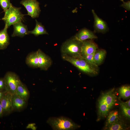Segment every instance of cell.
Masks as SVG:
<instances>
[{
	"label": "cell",
	"instance_id": "cell-13",
	"mask_svg": "<svg viewBox=\"0 0 130 130\" xmlns=\"http://www.w3.org/2000/svg\"><path fill=\"white\" fill-rule=\"evenodd\" d=\"M97 38V36L93 32L87 29L84 28L80 30L73 38L82 42L88 39H92Z\"/></svg>",
	"mask_w": 130,
	"mask_h": 130
},
{
	"label": "cell",
	"instance_id": "cell-6",
	"mask_svg": "<svg viewBox=\"0 0 130 130\" xmlns=\"http://www.w3.org/2000/svg\"><path fill=\"white\" fill-rule=\"evenodd\" d=\"M4 78L6 91L12 95L16 93L18 87L21 82L18 76L14 72H8Z\"/></svg>",
	"mask_w": 130,
	"mask_h": 130
},
{
	"label": "cell",
	"instance_id": "cell-7",
	"mask_svg": "<svg viewBox=\"0 0 130 130\" xmlns=\"http://www.w3.org/2000/svg\"><path fill=\"white\" fill-rule=\"evenodd\" d=\"M20 3L25 8L27 15L32 18L39 17L40 10L39 3L37 0H22Z\"/></svg>",
	"mask_w": 130,
	"mask_h": 130
},
{
	"label": "cell",
	"instance_id": "cell-19",
	"mask_svg": "<svg viewBox=\"0 0 130 130\" xmlns=\"http://www.w3.org/2000/svg\"><path fill=\"white\" fill-rule=\"evenodd\" d=\"M36 25L35 27L32 31H29V34H31L36 36L43 34H48L43 26L36 20Z\"/></svg>",
	"mask_w": 130,
	"mask_h": 130
},
{
	"label": "cell",
	"instance_id": "cell-20",
	"mask_svg": "<svg viewBox=\"0 0 130 130\" xmlns=\"http://www.w3.org/2000/svg\"><path fill=\"white\" fill-rule=\"evenodd\" d=\"M106 54V52L104 49L96 50L94 54V59L98 66L102 63Z\"/></svg>",
	"mask_w": 130,
	"mask_h": 130
},
{
	"label": "cell",
	"instance_id": "cell-17",
	"mask_svg": "<svg viewBox=\"0 0 130 130\" xmlns=\"http://www.w3.org/2000/svg\"><path fill=\"white\" fill-rule=\"evenodd\" d=\"M16 93L27 102L30 97V92L26 86L21 81L17 88Z\"/></svg>",
	"mask_w": 130,
	"mask_h": 130
},
{
	"label": "cell",
	"instance_id": "cell-1",
	"mask_svg": "<svg viewBox=\"0 0 130 130\" xmlns=\"http://www.w3.org/2000/svg\"><path fill=\"white\" fill-rule=\"evenodd\" d=\"M117 101L114 89L103 94L99 100L98 120L106 117Z\"/></svg>",
	"mask_w": 130,
	"mask_h": 130
},
{
	"label": "cell",
	"instance_id": "cell-9",
	"mask_svg": "<svg viewBox=\"0 0 130 130\" xmlns=\"http://www.w3.org/2000/svg\"><path fill=\"white\" fill-rule=\"evenodd\" d=\"M37 52L39 57V67L41 70H47L52 64L51 58L40 49H38Z\"/></svg>",
	"mask_w": 130,
	"mask_h": 130
},
{
	"label": "cell",
	"instance_id": "cell-11",
	"mask_svg": "<svg viewBox=\"0 0 130 130\" xmlns=\"http://www.w3.org/2000/svg\"><path fill=\"white\" fill-rule=\"evenodd\" d=\"M11 100L13 111H20L24 109L27 105V101L16 93L12 95Z\"/></svg>",
	"mask_w": 130,
	"mask_h": 130
},
{
	"label": "cell",
	"instance_id": "cell-22",
	"mask_svg": "<svg viewBox=\"0 0 130 130\" xmlns=\"http://www.w3.org/2000/svg\"><path fill=\"white\" fill-rule=\"evenodd\" d=\"M119 95L122 98L124 99L129 98L130 96V87L128 86H123L119 90Z\"/></svg>",
	"mask_w": 130,
	"mask_h": 130
},
{
	"label": "cell",
	"instance_id": "cell-15",
	"mask_svg": "<svg viewBox=\"0 0 130 130\" xmlns=\"http://www.w3.org/2000/svg\"><path fill=\"white\" fill-rule=\"evenodd\" d=\"M7 27L0 31V50L6 49L9 44V38L7 32Z\"/></svg>",
	"mask_w": 130,
	"mask_h": 130
},
{
	"label": "cell",
	"instance_id": "cell-30",
	"mask_svg": "<svg viewBox=\"0 0 130 130\" xmlns=\"http://www.w3.org/2000/svg\"><path fill=\"white\" fill-rule=\"evenodd\" d=\"M124 104L127 107H130V100L129 99V100L127 101L126 102H124Z\"/></svg>",
	"mask_w": 130,
	"mask_h": 130
},
{
	"label": "cell",
	"instance_id": "cell-23",
	"mask_svg": "<svg viewBox=\"0 0 130 130\" xmlns=\"http://www.w3.org/2000/svg\"><path fill=\"white\" fill-rule=\"evenodd\" d=\"M95 53V52H94ZM94 53L89 55L82 56V58L85 59L89 64L97 67L94 59Z\"/></svg>",
	"mask_w": 130,
	"mask_h": 130
},
{
	"label": "cell",
	"instance_id": "cell-14",
	"mask_svg": "<svg viewBox=\"0 0 130 130\" xmlns=\"http://www.w3.org/2000/svg\"><path fill=\"white\" fill-rule=\"evenodd\" d=\"M13 25L14 31L12 35V37L19 36L22 37L29 34L27 26L21 22L16 23Z\"/></svg>",
	"mask_w": 130,
	"mask_h": 130
},
{
	"label": "cell",
	"instance_id": "cell-2",
	"mask_svg": "<svg viewBox=\"0 0 130 130\" xmlns=\"http://www.w3.org/2000/svg\"><path fill=\"white\" fill-rule=\"evenodd\" d=\"M63 59L71 63L82 72L90 75L98 73L97 67L89 63L82 57L75 58L62 55Z\"/></svg>",
	"mask_w": 130,
	"mask_h": 130
},
{
	"label": "cell",
	"instance_id": "cell-5",
	"mask_svg": "<svg viewBox=\"0 0 130 130\" xmlns=\"http://www.w3.org/2000/svg\"><path fill=\"white\" fill-rule=\"evenodd\" d=\"M21 9V7L13 6L11 4L8 9L5 12L2 20L5 22V25L8 28L12 25L24 20L25 15L20 12Z\"/></svg>",
	"mask_w": 130,
	"mask_h": 130
},
{
	"label": "cell",
	"instance_id": "cell-27",
	"mask_svg": "<svg viewBox=\"0 0 130 130\" xmlns=\"http://www.w3.org/2000/svg\"><path fill=\"white\" fill-rule=\"evenodd\" d=\"M123 4L121 5V6L126 10L128 11L130 10V1H128L127 2L123 1Z\"/></svg>",
	"mask_w": 130,
	"mask_h": 130
},
{
	"label": "cell",
	"instance_id": "cell-12",
	"mask_svg": "<svg viewBox=\"0 0 130 130\" xmlns=\"http://www.w3.org/2000/svg\"><path fill=\"white\" fill-rule=\"evenodd\" d=\"M92 12L94 19V27L95 30L96 32L103 33L106 32L108 28L106 23L98 16L94 10H92Z\"/></svg>",
	"mask_w": 130,
	"mask_h": 130
},
{
	"label": "cell",
	"instance_id": "cell-25",
	"mask_svg": "<svg viewBox=\"0 0 130 130\" xmlns=\"http://www.w3.org/2000/svg\"><path fill=\"white\" fill-rule=\"evenodd\" d=\"M11 4L10 0H0V5L4 12L8 9Z\"/></svg>",
	"mask_w": 130,
	"mask_h": 130
},
{
	"label": "cell",
	"instance_id": "cell-8",
	"mask_svg": "<svg viewBox=\"0 0 130 130\" xmlns=\"http://www.w3.org/2000/svg\"><path fill=\"white\" fill-rule=\"evenodd\" d=\"M81 49V56L94 53L98 48L96 44L91 40H86L82 42Z\"/></svg>",
	"mask_w": 130,
	"mask_h": 130
},
{
	"label": "cell",
	"instance_id": "cell-31",
	"mask_svg": "<svg viewBox=\"0 0 130 130\" xmlns=\"http://www.w3.org/2000/svg\"><path fill=\"white\" fill-rule=\"evenodd\" d=\"M120 0L121 1H123V2L124 1V0Z\"/></svg>",
	"mask_w": 130,
	"mask_h": 130
},
{
	"label": "cell",
	"instance_id": "cell-21",
	"mask_svg": "<svg viewBox=\"0 0 130 130\" xmlns=\"http://www.w3.org/2000/svg\"><path fill=\"white\" fill-rule=\"evenodd\" d=\"M119 117V113L117 111L113 110L109 112L106 122L105 127L108 126Z\"/></svg>",
	"mask_w": 130,
	"mask_h": 130
},
{
	"label": "cell",
	"instance_id": "cell-24",
	"mask_svg": "<svg viewBox=\"0 0 130 130\" xmlns=\"http://www.w3.org/2000/svg\"><path fill=\"white\" fill-rule=\"evenodd\" d=\"M122 112L124 115L126 117L130 118V108L126 106L123 102L120 104Z\"/></svg>",
	"mask_w": 130,
	"mask_h": 130
},
{
	"label": "cell",
	"instance_id": "cell-28",
	"mask_svg": "<svg viewBox=\"0 0 130 130\" xmlns=\"http://www.w3.org/2000/svg\"><path fill=\"white\" fill-rule=\"evenodd\" d=\"M6 92V91H0V101Z\"/></svg>",
	"mask_w": 130,
	"mask_h": 130
},
{
	"label": "cell",
	"instance_id": "cell-3",
	"mask_svg": "<svg viewBox=\"0 0 130 130\" xmlns=\"http://www.w3.org/2000/svg\"><path fill=\"white\" fill-rule=\"evenodd\" d=\"M46 122L54 130H73L79 127L71 119L64 117H50Z\"/></svg>",
	"mask_w": 130,
	"mask_h": 130
},
{
	"label": "cell",
	"instance_id": "cell-16",
	"mask_svg": "<svg viewBox=\"0 0 130 130\" xmlns=\"http://www.w3.org/2000/svg\"><path fill=\"white\" fill-rule=\"evenodd\" d=\"M26 62L30 67L34 68L39 67V57L37 51L29 53L26 58Z\"/></svg>",
	"mask_w": 130,
	"mask_h": 130
},
{
	"label": "cell",
	"instance_id": "cell-18",
	"mask_svg": "<svg viewBox=\"0 0 130 130\" xmlns=\"http://www.w3.org/2000/svg\"><path fill=\"white\" fill-rule=\"evenodd\" d=\"M105 128L106 129L109 130H125L127 129L125 124L119 117Z\"/></svg>",
	"mask_w": 130,
	"mask_h": 130
},
{
	"label": "cell",
	"instance_id": "cell-10",
	"mask_svg": "<svg viewBox=\"0 0 130 130\" xmlns=\"http://www.w3.org/2000/svg\"><path fill=\"white\" fill-rule=\"evenodd\" d=\"M12 94L6 92L0 101L3 115L10 114L13 111L11 102Z\"/></svg>",
	"mask_w": 130,
	"mask_h": 130
},
{
	"label": "cell",
	"instance_id": "cell-29",
	"mask_svg": "<svg viewBox=\"0 0 130 130\" xmlns=\"http://www.w3.org/2000/svg\"><path fill=\"white\" fill-rule=\"evenodd\" d=\"M3 115V113L2 109L1 106L0 101V118Z\"/></svg>",
	"mask_w": 130,
	"mask_h": 130
},
{
	"label": "cell",
	"instance_id": "cell-4",
	"mask_svg": "<svg viewBox=\"0 0 130 130\" xmlns=\"http://www.w3.org/2000/svg\"><path fill=\"white\" fill-rule=\"evenodd\" d=\"M82 43L81 42L73 38L67 40L61 46L62 55L75 58L82 57L81 52Z\"/></svg>",
	"mask_w": 130,
	"mask_h": 130
},
{
	"label": "cell",
	"instance_id": "cell-26",
	"mask_svg": "<svg viewBox=\"0 0 130 130\" xmlns=\"http://www.w3.org/2000/svg\"><path fill=\"white\" fill-rule=\"evenodd\" d=\"M6 91V84L4 78H0V91Z\"/></svg>",
	"mask_w": 130,
	"mask_h": 130
}]
</instances>
